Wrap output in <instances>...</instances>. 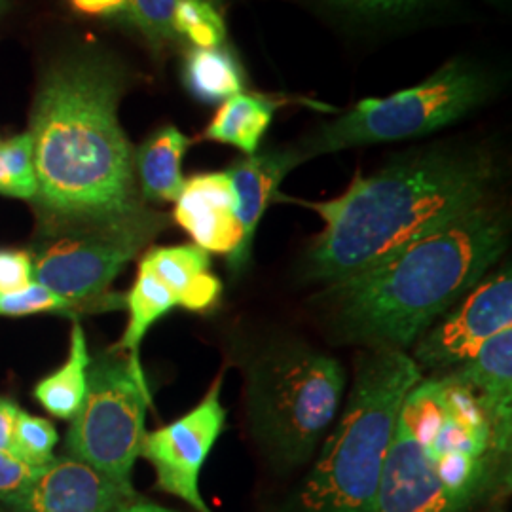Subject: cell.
I'll use <instances>...</instances> for the list:
<instances>
[{
	"label": "cell",
	"mask_w": 512,
	"mask_h": 512,
	"mask_svg": "<svg viewBox=\"0 0 512 512\" xmlns=\"http://www.w3.org/2000/svg\"><path fill=\"white\" fill-rule=\"evenodd\" d=\"M126 73L109 55L80 52L46 73L33 112L37 200L65 230L152 238L158 217L145 211L135 150L118 120Z\"/></svg>",
	"instance_id": "6da1fadb"
},
{
	"label": "cell",
	"mask_w": 512,
	"mask_h": 512,
	"mask_svg": "<svg viewBox=\"0 0 512 512\" xmlns=\"http://www.w3.org/2000/svg\"><path fill=\"white\" fill-rule=\"evenodd\" d=\"M509 245V224L480 203L321 294L338 342L406 351L486 277Z\"/></svg>",
	"instance_id": "7a4b0ae2"
},
{
	"label": "cell",
	"mask_w": 512,
	"mask_h": 512,
	"mask_svg": "<svg viewBox=\"0 0 512 512\" xmlns=\"http://www.w3.org/2000/svg\"><path fill=\"white\" fill-rule=\"evenodd\" d=\"M492 154L475 147L421 148L351 181L327 202L294 203L323 220L311 241L306 274L336 283L359 274L406 243L490 200Z\"/></svg>",
	"instance_id": "3957f363"
},
{
	"label": "cell",
	"mask_w": 512,
	"mask_h": 512,
	"mask_svg": "<svg viewBox=\"0 0 512 512\" xmlns=\"http://www.w3.org/2000/svg\"><path fill=\"white\" fill-rule=\"evenodd\" d=\"M509 463L511 446L465 387L421 378L395 421L378 512H473L509 486Z\"/></svg>",
	"instance_id": "277c9868"
},
{
	"label": "cell",
	"mask_w": 512,
	"mask_h": 512,
	"mask_svg": "<svg viewBox=\"0 0 512 512\" xmlns=\"http://www.w3.org/2000/svg\"><path fill=\"white\" fill-rule=\"evenodd\" d=\"M423 378L406 351L363 353L346 406L281 512H378L387 446L408 391Z\"/></svg>",
	"instance_id": "5b68a950"
},
{
	"label": "cell",
	"mask_w": 512,
	"mask_h": 512,
	"mask_svg": "<svg viewBox=\"0 0 512 512\" xmlns=\"http://www.w3.org/2000/svg\"><path fill=\"white\" fill-rule=\"evenodd\" d=\"M247 372V418L274 465L308 463L340 414L346 370L332 355L285 340L264 349Z\"/></svg>",
	"instance_id": "8992f818"
},
{
	"label": "cell",
	"mask_w": 512,
	"mask_h": 512,
	"mask_svg": "<svg viewBox=\"0 0 512 512\" xmlns=\"http://www.w3.org/2000/svg\"><path fill=\"white\" fill-rule=\"evenodd\" d=\"M490 93L488 74L475 63L454 59L414 88L359 101L294 148L306 162L348 148L425 137L469 116Z\"/></svg>",
	"instance_id": "52a82bcc"
},
{
	"label": "cell",
	"mask_w": 512,
	"mask_h": 512,
	"mask_svg": "<svg viewBox=\"0 0 512 512\" xmlns=\"http://www.w3.org/2000/svg\"><path fill=\"white\" fill-rule=\"evenodd\" d=\"M148 404L143 368L128 357L103 355L88 370V391L65 440L71 458L90 465L128 497H137L131 475L147 435Z\"/></svg>",
	"instance_id": "ba28073f"
},
{
	"label": "cell",
	"mask_w": 512,
	"mask_h": 512,
	"mask_svg": "<svg viewBox=\"0 0 512 512\" xmlns=\"http://www.w3.org/2000/svg\"><path fill=\"white\" fill-rule=\"evenodd\" d=\"M147 239L141 234L65 228L31 253L33 281L84 313L114 310L124 298L109 293L110 285Z\"/></svg>",
	"instance_id": "9c48e42d"
},
{
	"label": "cell",
	"mask_w": 512,
	"mask_h": 512,
	"mask_svg": "<svg viewBox=\"0 0 512 512\" xmlns=\"http://www.w3.org/2000/svg\"><path fill=\"white\" fill-rule=\"evenodd\" d=\"M511 327L512 274L507 264L497 274L482 277L456 306L442 313L408 355L421 372L442 374L471 359L482 344Z\"/></svg>",
	"instance_id": "30bf717a"
},
{
	"label": "cell",
	"mask_w": 512,
	"mask_h": 512,
	"mask_svg": "<svg viewBox=\"0 0 512 512\" xmlns=\"http://www.w3.org/2000/svg\"><path fill=\"white\" fill-rule=\"evenodd\" d=\"M220 393L222 376L183 418L147 433L141 444V458L154 467L158 488L198 512H213L203 499L200 475L226 425Z\"/></svg>",
	"instance_id": "8fae6325"
},
{
	"label": "cell",
	"mask_w": 512,
	"mask_h": 512,
	"mask_svg": "<svg viewBox=\"0 0 512 512\" xmlns=\"http://www.w3.org/2000/svg\"><path fill=\"white\" fill-rule=\"evenodd\" d=\"M135 499L90 465L54 458L18 494L0 501L4 512H118Z\"/></svg>",
	"instance_id": "7c38bea8"
},
{
	"label": "cell",
	"mask_w": 512,
	"mask_h": 512,
	"mask_svg": "<svg viewBox=\"0 0 512 512\" xmlns=\"http://www.w3.org/2000/svg\"><path fill=\"white\" fill-rule=\"evenodd\" d=\"M173 219L207 253L230 256L241 243L238 198L226 171L200 173L184 181Z\"/></svg>",
	"instance_id": "4fadbf2b"
},
{
	"label": "cell",
	"mask_w": 512,
	"mask_h": 512,
	"mask_svg": "<svg viewBox=\"0 0 512 512\" xmlns=\"http://www.w3.org/2000/svg\"><path fill=\"white\" fill-rule=\"evenodd\" d=\"M304 164L296 148H272L243 156L226 169L238 198V220L241 243L228 256V268L239 275L251 260L256 228L268 207L279 198V186L294 167Z\"/></svg>",
	"instance_id": "5bb4252c"
},
{
	"label": "cell",
	"mask_w": 512,
	"mask_h": 512,
	"mask_svg": "<svg viewBox=\"0 0 512 512\" xmlns=\"http://www.w3.org/2000/svg\"><path fill=\"white\" fill-rule=\"evenodd\" d=\"M465 387L494 425L495 435L512 442V327L490 338L465 363L433 374Z\"/></svg>",
	"instance_id": "9a60e30c"
},
{
	"label": "cell",
	"mask_w": 512,
	"mask_h": 512,
	"mask_svg": "<svg viewBox=\"0 0 512 512\" xmlns=\"http://www.w3.org/2000/svg\"><path fill=\"white\" fill-rule=\"evenodd\" d=\"M141 266L156 275L177 300V308L194 313L213 310L222 296V281L211 272V253L194 243L152 247Z\"/></svg>",
	"instance_id": "2e32d148"
},
{
	"label": "cell",
	"mask_w": 512,
	"mask_h": 512,
	"mask_svg": "<svg viewBox=\"0 0 512 512\" xmlns=\"http://www.w3.org/2000/svg\"><path fill=\"white\" fill-rule=\"evenodd\" d=\"M190 145V137L181 129L164 126L135 150V179L143 200L177 202L183 192V160Z\"/></svg>",
	"instance_id": "e0dca14e"
},
{
	"label": "cell",
	"mask_w": 512,
	"mask_h": 512,
	"mask_svg": "<svg viewBox=\"0 0 512 512\" xmlns=\"http://www.w3.org/2000/svg\"><path fill=\"white\" fill-rule=\"evenodd\" d=\"M277 107L275 101L266 97L238 93L220 105L203 137L213 143L238 148L245 156H253L274 122Z\"/></svg>",
	"instance_id": "ac0fdd59"
},
{
	"label": "cell",
	"mask_w": 512,
	"mask_h": 512,
	"mask_svg": "<svg viewBox=\"0 0 512 512\" xmlns=\"http://www.w3.org/2000/svg\"><path fill=\"white\" fill-rule=\"evenodd\" d=\"M183 84L196 101L217 105L243 93L245 73L226 44L211 50L190 48L184 57Z\"/></svg>",
	"instance_id": "d6986e66"
},
{
	"label": "cell",
	"mask_w": 512,
	"mask_h": 512,
	"mask_svg": "<svg viewBox=\"0 0 512 512\" xmlns=\"http://www.w3.org/2000/svg\"><path fill=\"white\" fill-rule=\"evenodd\" d=\"M92 363L84 329L80 323H74L65 365L38 382L35 399L55 418L73 420L84 403L88 391V370Z\"/></svg>",
	"instance_id": "ffe728a7"
},
{
	"label": "cell",
	"mask_w": 512,
	"mask_h": 512,
	"mask_svg": "<svg viewBox=\"0 0 512 512\" xmlns=\"http://www.w3.org/2000/svg\"><path fill=\"white\" fill-rule=\"evenodd\" d=\"M124 302L129 313L128 327L116 349L128 353L133 365L141 366V344L148 330L177 308V300L156 275L139 264V274Z\"/></svg>",
	"instance_id": "44dd1931"
},
{
	"label": "cell",
	"mask_w": 512,
	"mask_h": 512,
	"mask_svg": "<svg viewBox=\"0 0 512 512\" xmlns=\"http://www.w3.org/2000/svg\"><path fill=\"white\" fill-rule=\"evenodd\" d=\"M173 31L192 48H219L226 42V25L217 6L207 0H177Z\"/></svg>",
	"instance_id": "7402d4cb"
},
{
	"label": "cell",
	"mask_w": 512,
	"mask_h": 512,
	"mask_svg": "<svg viewBox=\"0 0 512 512\" xmlns=\"http://www.w3.org/2000/svg\"><path fill=\"white\" fill-rule=\"evenodd\" d=\"M0 158L10 181V196L21 200H35L38 184L31 133H21L0 145Z\"/></svg>",
	"instance_id": "603a6c76"
},
{
	"label": "cell",
	"mask_w": 512,
	"mask_h": 512,
	"mask_svg": "<svg viewBox=\"0 0 512 512\" xmlns=\"http://www.w3.org/2000/svg\"><path fill=\"white\" fill-rule=\"evenodd\" d=\"M57 431L52 421L19 412L14 429V454L33 467H44L54 456Z\"/></svg>",
	"instance_id": "cb8c5ba5"
},
{
	"label": "cell",
	"mask_w": 512,
	"mask_h": 512,
	"mask_svg": "<svg viewBox=\"0 0 512 512\" xmlns=\"http://www.w3.org/2000/svg\"><path fill=\"white\" fill-rule=\"evenodd\" d=\"M33 313H63L76 317L84 311L35 281L21 291L0 293V317H21Z\"/></svg>",
	"instance_id": "d4e9b609"
},
{
	"label": "cell",
	"mask_w": 512,
	"mask_h": 512,
	"mask_svg": "<svg viewBox=\"0 0 512 512\" xmlns=\"http://www.w3.org/2000/svg\"><path fill=\"white\" fill-rule=\"evenodd\" d=\"M129 23L137 27L152 46L175 42L173 12L177 0H128Z\"/></svg>",
	"instance_id": "484cf974"
},
{
	"label": "cell",
	"mask_w": 512,
	"mask_h": 512,
	"mask_svg": "<svg viewBox=\"0 0 512 512\" xmlns=\"http://www.w3.org/2000/svg\"><path fill=\"white\" fill-rule=\"evenodd\" d=\"M33 283V256L19 249H0V293H14Z\"/></svg>",
	"instance_id": "4316f807"
},
{
	"label": "cell",
	"mask_w": 512,
	"mask_h": 512,
	"mask_svg": "<svg viewBox=\"0 0 512 512\" xmlns=\"http://www.w3.org/2000/svg\"><path fill=\"white\" fill-rule=\"evenodd\" d=\"M42 467H33L14 454L0 452V501L18 494L19 490L29 484Z\"/></svg>",
	"instance_id": "83f0119b"
},
{
	"label": "cell",
	"mask_w": 512,
	"mask_h": 512,
	"mask_svg": "<svg viewBox=\"0 0 512 512\" xmlns=\"http://www.w3.org/2000/svg\"><path fill=\"white\" fill-rule=\"evenodd\" d=\"M342 6L365 14H378V16H404L416 12L429 4L431 0H334Z\"/></svg>",
	"instance_id": "f1b7e54d"
},
{
	"label": "cell",
	"mask_w": 512,
	"mask_h": 512,
	"mask_svg": "<svg viewBox=\"0 0 512 512\" xmlns=\"http://www.w3.org/2000/svg\"><path fill=\"white\" fill-rule=\"evenodd\" d=\"M69 4L82 16L129 21L128 0H69Z\"/></svg>",
	"instance_id": "f546056e"
},
{
	"label": "cell",
	"mask_w": 512,
	"mask_h": 512,
	"mask_svg": "<svg viewBox=\"0 0 512 512\" xmlns=\"http://www.w3.org/2000/svg\"><path fill=\"white\" fill-rule=\"evenodd\" d=\"M19 412L18 404L0 397V452L4 454H14V429Z\"/></svg>",
	"instance_id": "4dcf8cb0"
},
{
	"label": "cell",
	"mask_w": 512,
	"mask_h": 512,
	"mask_svg": "<svg viewBox=\"0 0 512 512\" xmlns=\"http://www.w3.org/2000/svg\"><path fill=\"white\" fill-rule=\"evenodd\" d=\"M118 512H175L169 511V509H164V507H160V505H154V503H148V501H141V499H129L126 501L124 505H122V509Z\"/></svg>",
	"instance_id": "1f68e13d"
},
{
	"label": "cell",
	"mask_w": 512,
	"mask_h": 512,
	"mask_svg": "<svg viewBox=\"0 0 512 512\" xmlns=\"http://www.w3.org/2000/svg\"><path fill=\"white\" fill-rule=\"evenodd\" d=\"M0 194L4 196H10L12 190H10V181H8V175H6V169L2 164V158H0Z\"/></svg>",
	"instance_id": "d6a6232c"
},
{
	"label": "cell",
	"mask_w": 512,
	"mask_h": 512,
	"mask_svg": "<svg viewBox=\"0 0 512 512\" xmlns=\"http://www.w3.org/2000/svg\"><path fill=\"white\" fill-rule=\"evenodd\" d=\"M482 512H507L503 509V505H499V503H495L492 507H486Z\"/></svg>",
	"instance_id": "836d02e7"
},
{
	"label": "cell",
	"mask_w": 512,
	"mask_h": 512,
	"mask_svg": "<svg viewBox=\"0 0 512 512\" xmlns=\"http://www.w3.org/2000/svg\"><path fill=\"white\" fill-rule=\"evenodd\" d=\"M207 2H211L213 6H219V4H222V0H207Z\"/></svg>",
	"instance_id": "e575fe53"
},
{
	"label": "cell",
	"mask_w": 512,
	"mask_h": 512,
	"mask_svg": "<svg viewBox=\"0 0 512 512\" xmlns=\"http://www.w3.org/2000/svg\"><path fill=\"white\" fill-rule=\"evenodd\" d=\"M0 512H4V509H2V505H0Z\"/></svg>",
	"instance_id": "d590c367"
}]
</instances>
